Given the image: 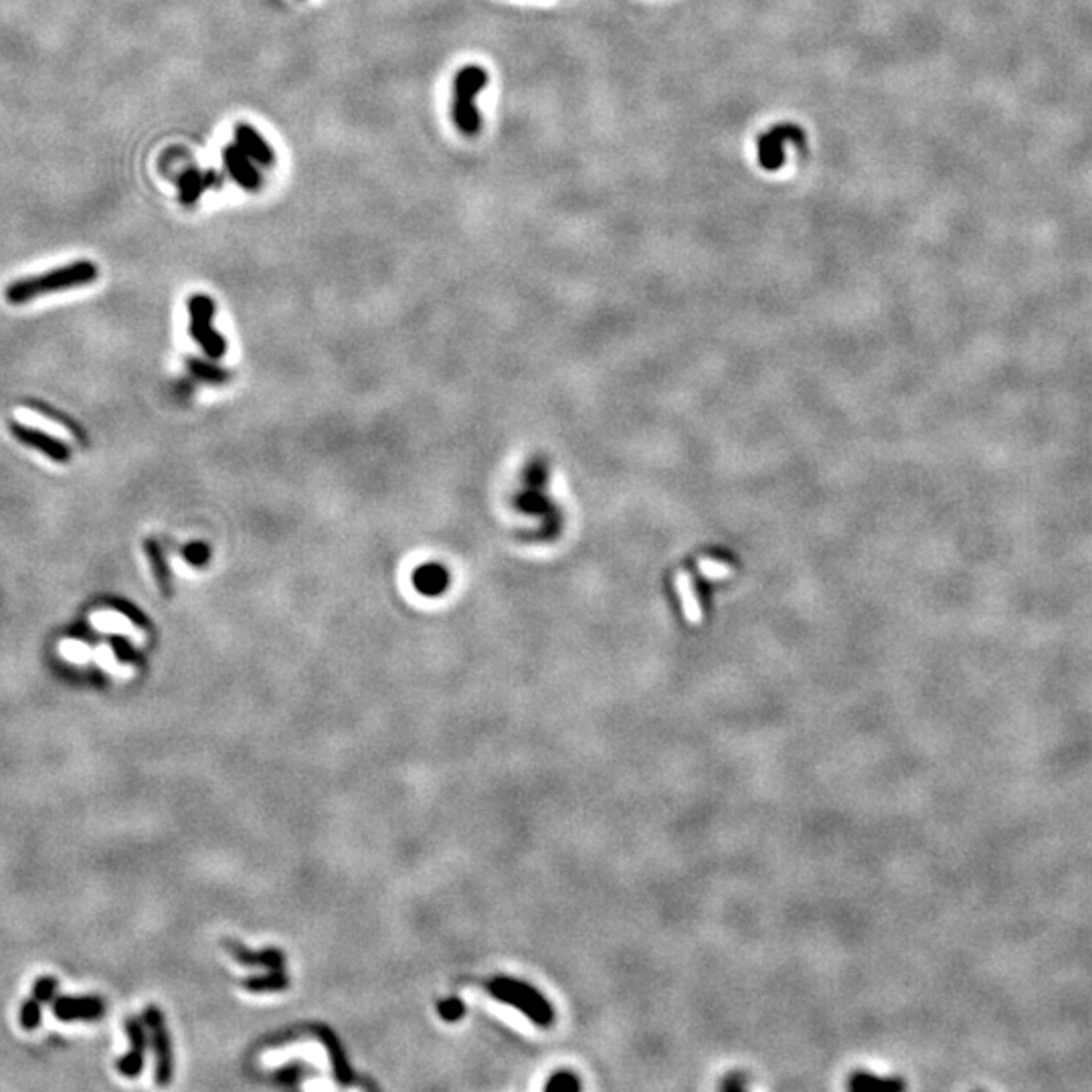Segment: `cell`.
I'll return each instance as SVG.
<instances>
[{"mask_svg":"<svg viewBox=\"0 0 1092 1092\" xmlns=\"http://www.w3.org/2000/svg\"><path fill=\"white\" fill-rule=\"evenodd\" d=\"M97 278H100V267L94 261L79 259L57 267V270L39 273V276L16 279L4 290V297H7L9 304L22 306L41 296L83 288V285L95 282Z\"/></svg>","mask_w":1092,"mask_h":1092,"instance_id":"1","label":"cell"},{"mask_svg":"<svg viewBox=\"0 0 1092 1092\" xmlns=\"http://www.w3.org/2000/svg\"><path fill=\"white\" fill-rule=\"evenodd\" d=\"M488 71L479 65H466L455 73L451 118L461 134L473 136L479 131L482 118L476 107V97L488 85Z\"/></svg>","mask_w":1092,"mask_h":1092,"instance_id":"2","label":"cell"},{"mask_svg":"<svg viewBox=\"0 0 1092 1092\" xmlns=\"http://www.w3.org/2000/svg\"><path fill=\"white\" fill-rule=\"evenodd\" d=\"M186 308H188V318H191V322H188V332H191L192 340L198 342V346L203 348L209 358H221L223 354L227 352V342L219 332H217L213 326V320H215L213 297L204 294H194L188 297Z\"/></svg>","mask_w":1092,"mask_h":1092,"instance_id":"3","label":"cell"},{"mask_svg":"<svg viewBox=\"0 0 1092 1092\" xmlns=\"http://www.w3.org/2000/svg\"><path fill=\"white\" fill-rule=\"evenodd\" d=\"M142 1022H144L146 1032L152 1042L154 1056H156V1084L167 1086L170 1084V1080H173L174 1065H173V1042H170V1034L167 1030L164 1014L156 1008V1005H148V1008L144 1010V1020Z\"/></svg>","mask_w":1092,"mask_h":1092,"instance_id":"4","label":"cell"},{"mask_svg":"<svg viewBox=\"0 0 1092 1092\" xmlns=\"http://www.w3.org/2000/svg\"><path fill=\"white\" fill-rule=\"evenodd\" d=\"M785 144H797L803 148L805 136L803 130L796 124H779L773 125L769 131L759 136L757 140V156L759 164L765 170H779L785 162Z\"/></svg>","mask_w":1092,"mask_h":1092,"instance_id":"5","label":"cell"},{"mask_svg":"<svg viewBox=\"0 0 1092 1092\" xmlns=\"http://www.w3.org/2000/svg\"><path fill=\"white\" fill-rule=\"evenodd\" d=\"M9 431L16 442L25 445L28 449H35L39 454L49 457L51 461L55 463H67L71 460V448L65 442H61L59 437L51 436L47 431H41V429L25 425L21 421H10L9 423Z\"/></svg>","mask_w":1092,"mask_h":1092,"instance_id":"6","label":"cell"},{"mask_svg":"<svg viewBox=\"0 0 1092 1092\" xmlns=\"http://www.w3.org/2000/svg\"><path fill=\"white\" fill-rule=\"evenodd\" d=\"M124 1030L125 1036L130 1040V1050L125 1052L124 1056H119L118 1060V1072L122 1074L124 1078H138L142 1071H144V1054H146V1046H148V1032L144 1022L138 1020V1017L130 1016L125 1017L124 1023Z\"/></svg>","mask_w":1092,"mask_h":1092,"instance_id":"7","label":"cell"},{"mask_svg":"<svg viewBox=\"0 0 1092 1092\" xmlns=\"http://www.w3.org/2000/svg\"><path fill=\"white\" fill-rule=\"evenodd\" d=\"M53 1016L59 1022H97L106 1016V1002L97 996L53 997Z\"/></svg>","mask_w":1092,"mask_h":1092,"instance_id":"8","label":"cell"},{"mask_svg":"<svg viewBox=\"0 0 1092 1092\" xmlns=\"http://www.w3.org/2000/svg\"><path fill=\"white\" fill-rule=\"evenodd\" d=\"M223 164H225L227 174L231 176L239 186L249 192L259 191L263 182L259 170L253 167V160H251L237 144L227 146L225 150H223Z\"/></svg>","mask_w":1092,"mask_h":1092,"instance_id":"9","label":"cell"},{"mask_svg":"<svg viewBox=\"0 0 1092 1092\" xmlns=\"http://www.w3.org/2000/svg\"><path fill=\"white\" fill-rule=\"evenodd\" d=\"M488 991L496 999H498V1002H504L508 1005H512V1008H516V1010L522 1011V1014L528 1017L530 1022H534L536 1026H540V1028L552 1026V1022H554L552 1017H548L545 1011H542L539 1005L533 1002V999L526 996V993L520 991V989L508 987V985H504V983H500L498 979H494V981L488 983Z\"/></svg>","mask_w":1092,"mask_h":1092,"instance_id":"10","label":"cell"},{"mask_svg":"<svg viewBox=\"0 0 1092 1092\" xmlns=\"http://www.w3.org/2000/svg\"><path fill=\"white\" fill-rule=\"evenodd\" d=\"M219 185H221V176L217 174L215 170L186 168L185 173L179 176V201L180 204H185V207H194L207 188L219 186Z\"/></svg>","mask_w":1092,"mask_h":1092,"instance_id":"11","label":"cell"},{"mask_svg":"<svg viewBox=\"0 0 1092 1092\" xmlns=\"http://www.w3.org/2000/svg\"><path fill=\"white\" fill-rule=\"evenodd\" d=\"M223 945L229 953L235 957V961L239 965H245V967H265V969H284L285 965V957L282 951L278 949H265V951H249L247 947L241 945V943L233 941V939H225Z\"/></svg>","mask_w":1092,"mask_h":1092,"instance_id":"12","label":"cell"},{"mask_svg":"<svg viewBox=\"0 0 1092 1092\" xmlns=\"http://www.w3.org/2000/svg\"><path fill=\"white\" fill-rule=\"evenodd\" d=\"M235 144L241 148V150L247 154L253 162L261 164V167H271V164L276 162V154H273L271 146L263 140V136L253 128V125L249 124L237 125Z\"/></svg>","mask_w":1092,"mask_h":1092,"instance_id":"13","label":"cell"},{"mask_svg":"<svg viewBox=\"0 0 1092 1092\" xmlns=\"http://www.w3.org/2000/svg\"><path fill=\"white\" fill-rule=\"evenodd\" d=\"M516 508L526 514H536V516L545 518L546 534H554L558 530V514L540 488H530L528 485V490L516 496Z\"/></svg>","mask_w":1092,"mask_h":1092,"instance_id":"14","label":"cell"},{"mask_svg":"<svg viewBox=\"0 0 1092 1092\" xmlns=\"http://www.w3.org/2000/svg\"><path fill=\"white\" fill-rule=\"evenodd\" d=\"M451 583L449 570L439 563L421 564L413 570V587L425 597H439L448 591Z\"/></svg>","mask_w":1092,"mask_h":1092,"instance_id":"15","label":"cell"},{"mask_svg":"<svg viewBox=\"0 0 1092 1092\" xmlns=\"http://www.w3.org/2000/svg\"><path fill=\"white\" fill-rule=\"evenodd\" d=\"M316 1034H318V1038L322 1040V1044L326 1046V1050H328L330 1060H332L334 1078L339 1080V1083H340L342 1086L352 1084V1080H354V1072H352L351 1065H348V1060H346V1052H345V1048H342L340 1040L336 1038V1034H334L332 1030H330V1028H326V1026H320V1028H316Z\"/></svg>","mask_w":1092,"mask_h":1092,"instance_id":"16","label":"cell"},{"mask_svg":"<svg viewBox=\"0 0 1092 1092\" xmlns=\"http://www.w3.org/2000/svg\"><path fill=\"white\" fill-rule=\"evenodd\" d=\"M144 552L148 557V563H150V569L154 573V579H156L160 591L164 595L173 593V577H170V567H168V560H167V552H164L162 545L156 539H148L144 540Z\"/></svg>","mask_w":1092,"mask_h":1092,"instance_id":"17","label":"cell"},{"mask_svg":"<svg viewBox=\"0 0 1092 1092\" xmlns=\"http://www.w3.org/2000/svg\"><path fill=\"white\" fill-rule=\"evenodd\" d=\"M27 407H31L33 411H37V413H39V415H43V417H47V419H51V421H53V423H57V425H61V427H65V429H67V431H70V433H71V436H73V437H76V439H77V442H82V443H88V436H85V431H83V429H82V427H79V425H77V423H76V421H73V419H71V417H70V415H65V413H63V411H59V409H55V407H53V405H47V403H43V401H37V399H33V401H27Z\"/></svg>","mask_w":1092,"mask_h":1092,"instance_id":"18","label":"cell"},{"mask_svg":"<svg viewBox=\"0 0 1092 1092\" xmlns=\"http://www.w3.org/2000/svg\"><path fill=\"white\" fill-rule=\"evenodd\" d=\"M850 1090H900L905 1089V1083L896 1078H880L876 1074L857 1071L851 1072L848 1080Z\"/></svg>","mask_w":1092,"mask_h":1092,"instance_id":"19","label":"cell"},{"mask_svg":"<svg viewBox=\"0 0 1092 1092\" xmlns=\"http://www.w3.org/2000/svg\"><path fill=\"white\" fill-rule=\"evenodd\" d=\"M186 369L194 379L201 382H210V385H223V382H227L229 376H231L229 370L217 367V364L204 363V360L201 358H192V357L186 358Z\"/></svg>","mask_w":1092,"mask_h":1092,"instance_id":"20","label":"cell"},{"mask_svg":"<svg viewBox=\"0 0 1092 1092\" xmlns=\"http://www.w3.org/2000/svg\"><path fill=\"white\" fill-rule=\"evenodd\" d=\"M243 987L247 989L251 993H259V991H282V989L290 987V979L288 975L284 973V969H273L270 975H257V977H247L243 981Z\"/></svg>","mask_w":1092,"mask_h":1092,"instance_id":"21","label":"cell"},{"mask_svg":"<svg viewBox=\"0 0 1092 1092\" xmlns=\"http://www.w3.org/2000/svg\"><path fill=\"white\" fill-rule=\"evenodd\" d=\"M107 603H110V609L118 611V613H122L124 617H128V619L134 623L136 627H140V630H144V631H152L150 617H148L146 613H142V611L136 607L134 603L125 601V599H118V597L110 599Z\"/></svg>","mask_w":1092,"mask_h":1092,"instance_id":"22","label":"cell"},{"mask_svg":"<svg viewBox=\"0 0 1092 1092\" xmlns=\"http://www.w3.org/2000/svg\"><path fill=\"white\" fill-rule=\"evenodd\" d=\"M107 644L113 650V654L122 664H134V666H142L144 664V657L134 645L130 644V639H125L122 636H110L107 638Z\"/></svg>","mask_w":1092,"mask_h":1092,"instance_id":"23","label":"cell"},{"mask_svg":"<svg viewBox=\"0 0 1092 1092\" xmlns=\"http://www.w3.org/2000/svg\"><path fill=\"white\" fill-rule=\"evenodd\" d=\"M41 1002L37 997H28L25 1004L21 1005V1014H19V1022L21 1028L25 1032H35L41 1023Z\"/></svg>","mask_w":1092,"mask_h":1092,"instance_id":"24","label":"cell"},{"mask_svg":"<svg viewBox=\"0 0 1092 1092\" xmlns=\"http://www.w3.org/2000/svg\"><path fill=\"white\" fill-rule=\"evenodd\" d=\"M182 557H185V560H186L188 564H192V567L201 569L210 560V546L207 545V542H203V540L188 542L186 546H182Z\"/></svg>","mask_w":1092,"mask_h":1092,"instance_id":"25","label":"cell"},{"mask_svg":"<svg viewBox=\"0 0 1092 1092\" xmlns=\"http://www.w3.org/2000/svg\"><path fill=\"white\" fill-rule=\"evenodd\" d=\"M581 1089V1080L577 1078L575 1072L570 1071H558L554 1072L551 1080L545 1084L546 1092H557V1090H579Z\"/></svg>","mask_w":1092,"mask_h":1092,"instance_id":"26","label":"cell"},{"mask_svg":"<svg viewBox=\"0 0 1092 1092\" xmlns=\"http://www.w3.org/2000/svg\"><path fill=\"white\" fill-rule=\"evenodd\" d=\"M57 985H59L57 977L43 975V977H39V979L35 981V985H33L31 996L37 997L41 1004H49V1002H53V997H55V993H57Z\"/></svg>","mask_w":1092,"mask_h":1092,"instance_id":"27","label":"cell"},{"mask_svg":"<svg viewBox=\"0 0 1092 1092\" xmlns=\"http://www.w3.org/2000/svg\"><path fill=\"white\" fill-rule=\"evenodd\" d=\"M437 1011L445 1022H457L461 1020L463 1014H466V1005H463L461 999L451 997V999H443V1002H439Z\"/></svg>","mask_w":1092,"mask_h":1092,"instance_id":"28","label":"cell"},{"mask_svg":"<svg viewBox=\"0 0 1092 1092\" xmlns=\"http://www.w3.org/2000/svg\"><path fill=\"white\" fill-rule=\"evenodd\" d=\"M302 1072H304V1068H302L300 1065L288 1066V1068H284V1071H279L276 1074V1080H278V1083H282V1084H294V1083H297V1078H300Z\"/></svg>","mask_w":1092,"mask_h":1092,"instance_id":"29","label":"cell"},{"mask_svg":"<svg viewBox=\"0 0 1092 1092\" xmlns=\"http://www.w3.org/2000/svg\"><path fill=\"white\" fill-rule=\"evenodd\" d=\"M747 1086V1078L742 1074H730V1077L724 1078V1083L720 1084L723 1090H742Z\"/></svg>","mask_w":1092,"mask_h":1092,"instance_id":"30","label":"cell"}]
</instances>
